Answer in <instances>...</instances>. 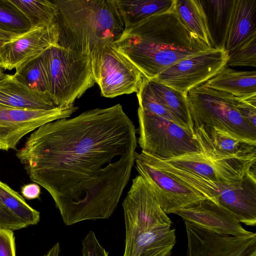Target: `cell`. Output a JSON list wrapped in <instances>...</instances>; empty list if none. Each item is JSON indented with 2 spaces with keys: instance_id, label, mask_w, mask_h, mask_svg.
Listing matches in <instances>:
<instances>
[{
  "instance_id": "6da1fadb",
  "label": "cell",
  "mask_w": 256,
  "mask_h": 256,
  "mask_svg": "<svg viewBox=\"0 0 256 256\" xmlns=\"http://www.w3.org/2000/svg\"><path fill=\"white\" fill-rule=\"evenodd\" d=\"M136 146L135 126L116 104L40 126L16 156L71 226L113 214L129 181Z\"/></svg>"
},
{
  "instance_id": "7a4b0ae2",
  "label": "cell",
  "mask_w": 256,
  "mask_h": 256,
  "mask_svg": "<svg viewBox=\"0 0 256 256\" xmlns=\"http://www.w3.org/2000/svg\"><path fill=\"white\" fill-rule=\"evenodd\" d=\"M114 43L148 79L183 58L210 48L187 28L174 10L152 15L125 29Z\"/></svg>"
},
{
  "instance_id": "3957f363",
  "label": "cell",
  "mask_w": 256,
  "mask_h": 256,
  "mask_svg": "<svg viewBox=\"0 0 256 256\" xmlns=\"http://www.w3.org/2000/svg\"><path fill=\"white\" fill-rule=\"evenodd\" d=\"M126 230L123 256H170L176 242L172 222L140 175L123 200Z\"/></svg>"
},
{
  "instance_id": "277c9868",
  "label": "cell",
  "mask_w": 256,
  "mask_h": 256,
  "mask_svg": "<svg viewBox=\"0 0 256 256\" xmlns=\"http://www.w3.org/2000/svg\"><path fill=\"white\" fill-rule=\"evenodd\" d=\"M58 44L90 58L102 44L114 42L124 24L114 0H54Z\"/></svg>"
},
{
  "instance_id": "5b68a950",
  "label": "cell",
  "mask_w": 256,
  "mask_h": 256,
  "mask_svg": "<svg viewBox=\"0 0 256 256\" xmlns=\"http://www.w3.org/2000/svg\"><path fill=\"white\" fill-rule=\"evenodd\" d=\"M48 93L59 107L74 105L96 83L90 58L58 44L42 54Z\"/></svg>"
},
{
  "instance_id": "8992f818",
  "label": "cell",
  "mask_w": 256,
  "mask_h": 256,
  "mask_svg": "<svg viewBox=\"0 0 256 256\" xmlns=\"http://www.w3.org/2000/svg\"><path fill=\"white\" fill-rule=\"evenodd\" d=\"M186 96L194 128L214 127L256 142V128L241 116L236 97L204 84L189 90Z\"/></svg>"
},
{
  "instance_id": "52a82bcc",
  "label": "cell",
  "mask_w": 256,
  "mask_h": 256,
  "mask_svg": "<svg viewBox=\"0 0 256 256\" xmlns=\"http://www.w3.org/2000/svg\"><path fill=\"white\" fill-rule=\"evenodd\" d=\"M138 114V142L142 152L162 160L200 152L194 135L186 128L140 108Z\"/></svg>"
},
{
  "instance_id": "ba28073f",
  "label": "cell",
  "mask_w": 256,
  "mask_h": 256,
  "mask_svg": "<svg viewBox=\"0 0 256 256\" xmlns=\"http://www.w3.org/2000/svg\"><path fill=\"white\" fill-rule=\"evenodd\" d=\"M90 59L95 82L103 96L112 98L138 91L144 76L114 42L100 44Z\"/></svg>"
},
{
  "instance_id": "9c48e42d",
  "label": "cell",
  "mask_w": 256,
  "mask_h": 256,
  "mask_svg": "<svg viewBox=\"0 0 256 256\" xmlns=\"http://www.w3.org/2000/svg\"><path fill=\"white\" fill-rule=\"evenodd\" d=\"M228 59L224 48H210L181 60L152 80L186 94L216 76L226 66Z\"/></svg>"
},
{
  "instance_id": "30bf717a",
  "label": "cell",
  "mask_w": 256,
  "mask_h": 256,
  "mask_svg": "<svg viewBox=\"0 0 256 256\" xmlns=\"http://www.w3.org/2000/svg\"><path fill=\"white\" fill-rule=\"evenodd\" d=\"M214 183H232L256 170V156H217L192 152L164 160Z\"/></svg>"
},
{
  "instance_id": "8fae6325",
  "label": "cell",
  "mask_w": 256,
  "mask_h": 256,
  "mask_svg": "<svg viewBox=\"0 0 256 256\" xmlns=\"http://www.w3.org/2000/svg\"><path fill=\"white\" fill-rule=\"evenodd\" d=\"M136 168L152 188L166 214L192 206L206 199L201 194L168 172L150 164L136 152Z\"/></svg>"
},
{
  "instance_id": "7c38bea8",
  "label": "cell",
  "mask_w": 256,
  "mask_h": 256,
  "mask_svg": "<svg viewBox=\"0 0 256 256\" xmlns=\"http://www.w3.org/2000/svg\"><path fill=\"white\" fill-rule=\"evenodd\" d=\"M74 105L50 110H30L0 106V150H16L22 138L50 122L69 118Z\"/></svg>"
},
{
  "instance_id": "4fadbf2b",
  "label": "cell",
  "mask_w": 256,
  "mask_h": 256,
  "mask_svg": "<svg viewBox=\"0 0 256 256\" xmlns=\"http://www.w3.org/2000/svg\"><path fill=\"white\" fill-rule=\"evenodd\" d=\"M186 256H256V234L244 236L219 234L184 220Z\"/></svg>"
},
{
  "instance_id": "5bb4252c",
  "label": "cell",
  "mask_w": 256,
  "mask_h": 256,
  "mask_svg": "<svg viewBox=\"0 0 256 256\" xmlns=\"http://www.w3.org/2000/svg\"><path fill=\"white\" fill-rule=\"evenodd\" d=\"M58 38L56 20L45 26L31 28L0 44V66L4 70L16 69L58 44Z\"/></svg>"
},
{
  "instance_id": "9a60e30c",
  "label": "cell",
  "mask_w": 256,
  "mask_h": 256,
  "mask_svg": "<svg viewBox=\"0 0 256 256\" xmlns=\"http://www.w3.org/2000/svg\"><path fill=\"white\" fill-rule=\"evenodd\" d=\"M174 214L184 220L219 234L244 236L253 233L245 230L230 212L208 199L192 206L176 210Z\"/></svg>"
},
{
  "instance_id": "2e32d148",
  "label": "cell",
  "mask_w": 256,
  "mask_h": 256,
  "mask_svg": "<svg viewBox=\"0 0 256 256\" xmlns=\"http://www.w3.org/2000/svg\"><path fill=\"white\" fill-rule=\"evenodd\" d=\"M252 170L232 183H216L218 204L230 212L240 222L256 226V176Z\"/></svg>"
},
{
  "instance_id": "e0dca14e",
  "label": "cell",
  "mask_w": 256,
  "mask_h": 256,
  "mask_svg": "<svg viewBox=\"0 0 256 256\" xmlns=\"http://www.w3.org/2000/svg\"><path fill=\"white\" fill-rule=\"evenodd\" d=\"M194 138L201 152L217 156H256V142L214 127L195 128Z\"/></svg>"
},
{
  "instance_id": "ac0fdd59",
  "label": "cell",
  "mask_w": 256,
  "mask_h": 256,
  "mask_svg": "<svg viewBox=\"0 0 256 256\" xmlns=\"http://www.w3.org/2000/svg\"><path fill=\"white\" fill-rule=\"evenodd\" d=\"M0 106L30 110H50L58 106L47 94L32 90L12 74L0 80Z\"/></svg>"
},
{
  "instance_id": "d6986e66",
  "label": "cell",
  "mask_w": 256,
  "mask_h": 256,
  "mask_svg": "<svg viewBox=\"0 0 256 256\" xmlns=\"http://www.w3.org/2000/svg\"><path fill=\"white\" fill-rule=\"evenodd\" d=\"M256 34V0H234L224 42L229 52Z\"/></svg>"
},
{
  "instance_id": "ffe728a7",
  "label": "cell",
  "mask_w": 256,
  "mask_h": 256,
  "mask_svg": "<svg viewBox=\"0 0 256 256\" xmlns=\"http://www.w3.org/2000/svg\"><path fill=\"white\" fill-rule=\"evenodd\" d=\"M208 88L224 92L238 100L256 96V72L238 71L226 66L204 84Z\"/></svg>"
},
{
  "instance_id": "44dd1931",
  "label": "cell",
  "mask_w": 256,
  "mask_h": 256,
  "mask_svg": "<svg viewBox=\"0 0 256 256\" xmlns=\"http://www.w3.org/2000/svg\"><path fill=\"white\" fill-rule=\"evenodd\" d=\"M124 30L150 16L174 10L176 0H114Z\"/></svg>"
},
{
  "instance_id": "7402d4cb",
  "label": "cell",
  "mask_w": 256,
  "mask_h": 256,
  "mask_svg": "<svg viewBox=\"0 0 256 256\" xmlns=\"http://www.w3.org/2000/svg\"><path fill=\"white\" fill-rule=\"evenodd\" d=\"M147 80L154 96L194 135L186 94L156 80Z\"/></svg>"
},
{
  "instance_id": "603a6c76",
  "label": "cell",
  "mask_w": 256,
  "mask_h": 256,
  "mask_svg": "<svg viewBox=\"0 0 256 256\" xmlns=\"http://www.w3.org/2000/svg\"><path fill=\"white\" fill-rule=\"evenodd\" d=\"M233 0H200L206 14L213 48H224Z\"/></svg>"
},
{
  "instance_id": "cb8c5ba5",
  "label": "cell",
  "mask_w": 256,
  "mask_h": 256,
  "mask_svg": "<svg viewBox=\"0 0 256 256\" xmlns=\"http://www.w3.org/2000/svg\"><path fill=\"white\" fill-rule=\"evenodd\" d=\"M174 10L188 30L213 48L206 14L200 0H176Z\"/></svg>"
},
{
  "instance_id": "d4e9b609",
  "label": "cell",
  "mask_w": 256,
  "mask_h": 256,
  "mask_svg": "<svg viewBox=\"0 0 256 256\" xmlns=\"http://www.w3.org/2000/svg\"><path fill=\"white\" fill-rule=\"evenodd\" d=\"M10 0L26 17L31 28L45 26L56 20L58 10L54 0Z\"/></svg>"
},
{
  "instance_id": "484cf974",
  "label": "cell",
  "mask_w": 256,
  "mask_h": 256,
  "mask_svg": "<svg viewBox=\"0 0 256 256\" xmlns=\"http://www.w3.org/2000/svg\"><path fill=\"white\" fill-rule=\"evenodd\" d=\"M0 202L27 226L36 224L40 221V212L30 206L20 194L0 180Z\"/></svg>"
},
{
  "instance_id": "4316f807",
  "label": "cell",
  "mask_w": 256,
  "mask_h": 256,
  "mask_svg": "<svg viewBox=\"0 0 256 256\" xmlns=\"http://www.w3.org/2000/svg\"><path fill=\"white\" fill-rule=\"evenodd\" d=\"M13 75L28 87L48 94L42 54L18 68Z\"/></svg>"
},
{
  "instance_id": "83f0119b",
  "label": "cell",
  "mask_w": 256,
  "mask_h": 256,
  "mask_svg": "<svg viewBox=\"0 0 256 256\" xmlns=\"http://www.w3.org/2000/svg\"><path fill=\"white\" fill-rule=\"evenodd\" d=\"M0 28L18 34L31 28L21 11L10 0H0Z\"/></svg>"
},
{
  "instance_id": "f1b7e54d",
  "label": "cell",
  "mask_w": 256,
  "mask_h": 256,
  "mask_svg": "<svg viewBox=\"0 0 256 256\" xmlns=\"http://www.w3.org/2000/svg\"><path fill=\"white\" fill-rule=\"evenodd\" d=\"M136 94L139 104L138 108L184 128L181 122L154 96L146 78L144 77Z\"/></svg>"
},
{
  "instance_id": "f546056e",
  "label": "cell",
  "mask_w": 256,
  "mask_h": 256,
  "mask_svg": "<svg viewBox=\"0 0 256 256\" xmlns=\"http://www.w3.org/2000/svg\"><path fill=\"white\" fill-rule=\"evenodd\" d=\"M228 66H249L256 67V34L240 45L228 52Z\"/></svg>"
},
{
  "instance_id": "4dcf8cb0",
  "label": "cell",
  "mask_w": 256,
  "mask_h": 256,
  "mask_svg": "<svg viewBox=\"0 0 256 256\" xmlns=\"http://www.w3.org/2000/svg\"><path fill=\"white\" fill-rule=\"evenodd\" d=\"M82 256H108V252L102 246L94 232L90 230L82 242Z\"/></svg>"
},
{
  "instance_id": "1f68e13d",
  "label": "cell",
  "mask_w": 256,
  "mask_h": 256,
  "mask_svg": "<svg viewBox=\"0 0 256 256\" xmlns=\"http://www.w3.org/2000/svg\"><path fill=\"white\" fill-rule=\"evenodd\" d=\"M237 100L236 107L241 116L252 126L256 128V96Z\"/></svg>"
},
{
  "instance_id": "d6a6232c",
  "label": "cell",
  "mask_w": 256,
  "mask_h": 256,
  "mask_svg": "<svg viewBox=\"0 0 256 256\" xmlns=\"http://www.w3.org/2000/svg\"><path fill=\"white\" fill-rule=\"evenodd\" d=\"M13 230L0 228V256H16Z\"/></svg>"
},
{
  "instance_id": "836d02e7",
  "label": "cell",
  "mask_w": 256,
  "mask_h": 256,
  "mask_svg": "<svg viewBox=\"0 0 256 256\" xmlns=\"http://www.w3.org/2000/svg\"><path fill=\"white\" fill-rule=\"evenodd\" d=\"M27 226L0 202V228L14 230Z\"/></svg>"
},
{
  "instance_id": "e575fe53",
  "label": "cell",
  "mask_w": 256,
  "mask_h": 256,
  "mask_svg": "<svg viewBox=\"0 0 256 256\" xmlns=\"http://www.w3.org/2000/svg\"><path fill=\"white\" fill-rule=\"evenodd\" d=\"M22 196L28 200L37 198L40 194V188L36 183H32L23 186L21 188Z\"/></svg>"
},
{
  "instance_id": "d590c367",
  "label": "cell",
  "mask_w": 256,
  "mask_h": 256,
  "mask_svg": "<svg viewBox=\"0 0 256 256\" xmlns=\"http://www.w3.org/2000/svg\"><path fill=\"white\" fill-rule=\"evenodd\" d=\"M18 34L8 32L0 28V44L16 38Z\"/></svg>"
},
{
  "instance_id": "8d00e7d4",
  "label": "cell",
  "mask_w": 256,
  "mask_h": 256,
  "mask_svg": "<svg viewBox=\"0 0 256 256\" xmlns=\"http://www.w3.org/2000/svg\"><path fill=\"white\" fill-rule=\"evenodd\" d=\"M60 247L59 242H56L53 246L49 250V251L46 254V256H59L60 252Z\"/></svg>"
},
{
  "instance_id": "74e56055",
  "label": "cell",
  "mask_w": 256,
  "mask_h": 256,
  "mask_svg": "<svg viewBox=\"0 0 256 256\" xmlns=\"http://www.w3.org/2000/svg\"><path fill=\"white\" fill-rule=\"evenodd\" d=\"M6 74L4 72V70L0 66V80L4 78Z\"/></svg>"
},
{
  "instance_id": "f35d334b",
  "label": "cell",
  "mask_w": 256,
  "mask_h": 256,
  "mask_svg": "<svg viewBox=\"0 0 256 256\" xmlns=\"http://www.w3.org/2000/svg\"><path fill=\"white\" fill-rule=\"evenodd\" d=\"M44 256H46V254H45V255H44Z\"/></svg>"
}]
</instances>
